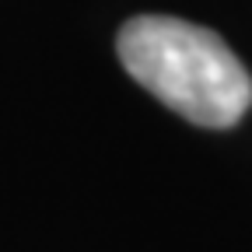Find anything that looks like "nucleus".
<instances>
[{"mask_svg":"<svg viewBox=\"0 0 252 252\" xmlns=\"http://www.w3.org/2000/svg\"><path fill=\"white\" fill-rule=\"evenodd\" d=\"M126 74L182 119L224 130L252 105V77L210 28L182 18L140 14L116 39Z\"/></svg>","mask_w":252,"mask_h":252,"instance_id":"f257e3e1","label":"nucleus"}]
</instances>
